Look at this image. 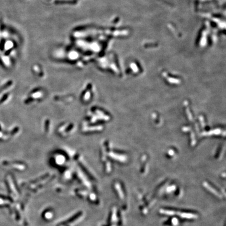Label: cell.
Wrapping results in <instances>:
<instances>
[{"label":"cell","mask_w":226,"mask_h":226,"mask_svg":"<svg viewBox=\"0 0 226 226\" xmlns=\"http://www.w3.org/2000/svg\"><path fill=\"white\" fill-rule=\"evenodd\" d=\"M179 216H181L182 218L187 219H194L197 218V215L196 214L190 213H181L180 212Z\"/></svg>","instance_id":"6da1fadb"},{"label":"cell","mask_w":226,"mask_h":226,"mask_svg":"<svg viewBox=\"0 0 226 226\" xmlns=\"http://www.w3.org/2000/svg\"><path fill=\"white\" fill-rule=\"evenodd\" d=\"M204 186L207 188V189L210 192H211L212 193L214 194V195H215L216 196H218L219 197H221V195H220V194L218 192V191H217L216 190H214V188H213L210 185H209L206 182H204Z\"/></svg>","instance_id":"7a4b0ae2"},{"label":"cell","mask_w":226,"mask_h":226,"mask_svg":"<svg viewBox=\"0 0 226 226\" xmlns=\"http://www.w3.org/2000/svg\"><path fill=\"white\" fill-rule=\"evenodd\" d=\"M160 213L162 214H166L168 216H173L175 215L176 211L172 210H167V209H161L160 210Z\"/></svg>","instance_id":"3957f363"},{"label":"cell","mask_w":226,"mask_h":226,"mask_svg":"<svg viewBox=\"0 0 226 226\" xmlns=\"http://www.w3.org/2000/svg\"><path fill=\"white\" fill-rule=\"evenodd\" d=\"M116 188H117V190L119 191V196H121V197L122 198H124V194H123L122 191V190H121V187H120V186L118 184L117 185Z\"/></svg>","instance_id":"277c9868"},{"label":"cell","mask_w":226,"mask_h":226,"mask_svg":"<svg viewBox=\"0 0 226 226\" xmlns=\"http://www.w3.org/2000/svg\"><path fill=\"white\" fill-rule=\"evenodd\" d=\"M172 223L173 225H176L177 224H178V220H177L176 218H173L172 219Z\"/></svg>","instance_id":"5b68a950"},{"label":"cell","mask_w":226,"mask_h":226,"mask_svg":"<svg viewBox=\"0 0 226 226\" xmlns=\"http://www.w3.org/2000/svg\"><path fill=\"white\" fill-rule=\"evenodd\" d=\"M174 190H175V186H170L168 188V191H173Z\"/></svg>","instance_id":"8992f818"}]
</instances>
